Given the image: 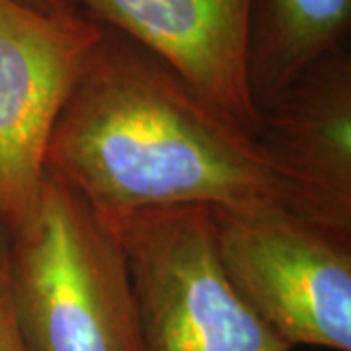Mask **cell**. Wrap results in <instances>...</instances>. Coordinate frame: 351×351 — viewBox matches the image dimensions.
Returning <instances> with one entry per match:
<instances>
[{
	"instance_id": "obj_9",
	"label": "cell",
	"mask_w": 351,
	"mask_h": 351,
	"mask_svg": "<svg viewBox=\"0 0 351 351\" xmlns=\"http://www.w3.org/2000/svg\"><path fill=\"white\" fill-rule=\"evenodd\" d=\"M0 351H27L10 287V242L0 226Z\"/></svg>"
},
{
	"instance_id": "obj_6",
	"label": "cell",
	"mask_w": 351,
	"mask_h": 351,
	"mask_svg": "<svg viewBox=\"0 0 351 351\" xmlns=\"http://www.w3.org/2000/svg\"><path fill=\"white\" fill-rule=\"evenodd\" d=\"M252 137L281 209L351 237L350 49L314 63L260 110Z\"/></svg>"
},
{
	"instance_id": "obj_5",
	"label": "cell",
	"mask_w": 351,
	"mask_h": 351,
	"mask_svg": "<svg viewBox=\"0 0 351 351\" xmlns=\"http://www.w3.org/2000/svg\"><path fill=\"white\" fill-rule=\"evenodd\" d=\"M101 34L80 8L0 0V226L8 234L38 207L53 129Z\"/></svg>"
},
{
	"instance_id": "obj_4",
	"label": "cell",
	"mask_w": 351,
	"mask_h": 351,
	"mask_svg": "<svg viewBox=\"0 0 351 351\" xmlns=\"http://www.w3.org/2000/svg\"><path fill=\"white\" fill-rule=\"evenodd\" d=\"M209 213L230 285L291 350L351 351V237L279 205Z\"/></svg>"
},
{
	"instance_id": "obj_2",
	"label": "cell",
	"mask_w": 351,
	"mask_h": 351,
	"mask_svg": "<svg viewBox=\"0 0 351 351\" xmlns=\"http://www.w3.org/2000/svg\"><path fill=\"white\" fill-rule=\"evenodd\" d=\"M8 242L27 351H143L115 228L61 180L45 176L36 211Z\"/></svg>"
},
{
	"instance_id": "obj_1",
	"label": "cell",
	"mask_w": 351,
	"mask_h": 351,
	"mask_svg": "<svg viewBox=\"0 0 351 351\" xmlns=\"http://www.w3.org/2000/svg\"><path fill=\"white\" fill-rule=\"evenodd\" d=\"M45 168L106 221L279 205L250 131L108 25L57 119Z\"/></svg>"
},
{
	"instance_id": "obj_7",
	"label": "cell",
	"mask_w": 351,
	"mask_h": 351,
	"mask_svg": "<svg viewBox=\"0 0 351 351\" xmlns=\"http://www.w3.org/2000/svg\"><path fill=\"white\" fill-rule=\"evenodd\" d=\"M174 69L252 135L258 125L246 82L250 0H73Z\"/></svg>"
},
{
	"instance_id": "obj_10",
	"label": "cell",
	"mask_w": 351,
	"mask_h": 351,
	"mask_svg": "<svg viewBox=\"0 0 351 351\" xmlns=\"http://www.w3.org/2000/svg\"><path fill=\"white\" fill-rule=\"evenodd\" d=\"M27 6H34L38 10H45V12H53V10H73L78 8L73 0H20Z\"/></svg>"
},
{
	"instance_id": "obj_3",
	"label": "cell",
	"mask_w": 351,
	"mask_h": 351,
	"mask_svg": "<svg viewBox=\"0 0 351 351\" xmlns=\"http://www.w3.org/2000/svg\"><path fill=\"white\" fill-rule=\"evenodd\" d=\"M137 306L143 351H291L230 285L205 207L108 221Z\"/></svg>"
},
{
	"instance_id": "obj_8",
	"label": "cell",
	"mask_w": 351,
	"mask_h": 351,
	"mask_svg": "<svg viewBox=\"0 0 351 351\" xmlns=\"http://www.w3.org/2000/svg\"><path fill=\"white\" fill-rule=\"evenodd\" d=\"M351 0H250L246 82L260 113L314 63L348 47Z\"/></svg>"
}]
</instances>
